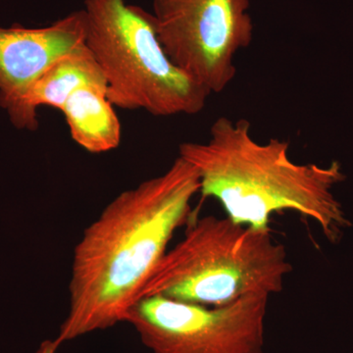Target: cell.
I'll return each instance as SVG.
<instances>
[{
    "mask_svg": "<svg viewBox=\"0 0 353 353\" xmlns=\"http://www.w3.org/2000/svg\"><path fill=\"white\" fill-rule=\"evenodd\" d=\"M250 0H153L158 38L172 62L209 94L236 74L241 50L252 43Z\"/></svg>",
    "mask_w": 353,
    "mask_h": 353,
    "instance_id": "obj_5",
    "label": "cell"
},
{
    "mask_svg": "<svg viewBox=\"0 0 353 353\" xmlns=\"http://www.w3.org/2000/svg\"><path fill=\"white\" fill-rule=\"evenodd\" d=\"M85 85L108 90L101 67L85 44L55 62L6 110L14 126L34 131L39 127V108L60 110L70 95Z\"/></svg>",
    "mask_w": 353,
    "mask_h": 353,
    "instance_id": "obj_8",
    "label": "cell"
},
{
    "mask_svg": "<svg viewBox=\"0 0 353 353\" xmlns=\"http://www.w3.org/2000/svg\"><path fill=\"white\" fill-rule=\"evenodd\" d=\"M85 44L83 9L46 27L0 28V106H10L55 62Z\"/></svg>",
    "mask_w": 353,
    "mask_h": 353,
    "instance_id": "obj_7",
    "label": "cell"
},
{
    "mask_svg": "<svg viewBox=\"0 0 353 353\" xmlns=\"http://www.w3.org/2000/svg\"><path fill=\"white\" fill-rule=\"evenodd\" d=\"M83 11L85 46L113 106L157 117L203 110L210 94L167 57L152 13L126 0H85Z\"/></svg>",
    "mask_w": 353,
    "mask_h": 353,
    "instance_id": "obj_4",
    "label": "cell"
},
{
    "mask_svg": "<svg viewBox=\"0 0 353 353\" xmlns=\"http://www.w3.org/2000/svg\"><path fill=\"white\" fill-rule=\"evenodd\" d=\"M187 228L183 240L158 262L139 299L157 296L221 307L284 290L292 265L270 230L215 216H194Z\"/></svg>",
    "mask_w": 353,
    "mask_h": 353,
    "instance_id": "obj_3",
    "label": "cell"
},
{
    "mask_svg": "<svg viewBox=\"0 0 353 353\" xmlns=\"http://www.w3.org/2000/svg\"><path fill=\"white\" fill-rule=\"evenodd\" d=\"M59 347L60 345H58L57 340L44 341L39 345L36 353H55Z\"/></svg>",
    "mask_w": 353,
    "mask_h": 353,
    "instance_id": "obj_10",
    "label": "cell"
},
{
    "mask_svg": "<svg viewBox=\"0 0 353 353\" xmlns=\"http://www.w3.org/2000/svg\"><path fill=\"white\" fill-rule=\"evenodd\" d=\"M269 297L248 296L221 307L143 297L124 322L153 353H265Z\"/></svg>",
    "mask_w": 353,
    "mask_h": 353,
    "instance_id": "obj_6",
    "label": "cell"
},
{
    "mask_svg": "<svg viewBox=\"0 0 353 353\" xmlns=\"http://www.w3.org/2000/svg\"><path fill=\"white\" fill-rule=\"evenodd\" d=\"M71 138L90 153L111 152L121 143V124L106 88L85 85L73 92L63 108Z\"/></svg>",
    "mask_w": 353,
    "mask_h": 353,
    "instance_id": "obj_9",
    "label": "cell"
},
{
    "mask_svg": "<svg viewBox=\"0 0 353 353\" xmlns=\"http://www.w3.org/2000/svg\"><path fill=\"white\" fill-rule=\"evenodd\" d=\"M196 169L178 157L162 175L118 194L74 250L61 345L124 322L176 230L194 217Z\"/></svg>",
    "mask_w": 353,
    "mask_h": 353,
    "instance_id": "obj_1",
    "label": "cell"
},
{
    "mask_svg": "<svg viewBox=\"0 0 353 353\" xmlns=\"http://www.w3.org/2000/svg\"><path fill=\"white\" fill-rule=\"evenodd\" d=\"M290 143L253 138L248 121L219 117L204 143H181L179 157L196 169L204 199L220 202L227 217L255 230H270L271 216L294 211L315 221L338 243L352 227L333 192L347 176L340 162L328 166L292 161Z\"/></svg>",
    "mask_w": 353,
    "mask_h": 353,
    "instance_id": "obj_2",
    "label": "cell"
}]
</instances>
